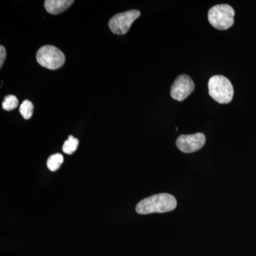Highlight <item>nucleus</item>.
Masks as SVG:
<instances>
[{"label": "nucleus", "mask_w": 256, "mask_h": 256, "mask_svg": "<svg viewBox=\"0 0 256 256\" xmlns=\"http://www.w3.org/2000/svg\"><path fill=\"white\" fill-rule=\"evenodd\" d=\"M176 198L170 194L163 193L144 198L136 206L139 214L146 215L153 213H166L176 208Z\"/></svg>", "instance_id": "nucleus-1"}, {"label": "nucleus", "mask_w": 256, "mask_h": 256, "mask_svg": "<svg viewBox=\"0 0 256 256\" xmlns=\"http://www.w3.org/2000/svg\"><path fill=\"white\" fill-rule=\"evenodd\" d=\"M208 88L210 97L220 104H229L233 99V85L224 76H212L208 80Z\"/></svg>", "instance_id": "nucleus-2"}, {"label": "nucleus", "mask_w": 256, "mask_h": 256, "mask_svg": "<svg viewBox=\"0 0 256 256\" xmlns=\"http://www.w3.org/2000/svg\"><path fill=\"white\" fill-rule=\"evenodd\" d=\"M235 12L228 4H218L210 8L208 12V22L212 26L220 30L232 28L234 23Z\"/></svg>", "instance_id": "nucleus-3"}, {"label": "nucleus", "mask_w": 256, "mask_h": 256, "mask_svg": "<svg viewBox=\"0 0 256 256\" xmlns=\"http://www.w3.org/2000/svg\"><path fill=\"white\" fill-rule=\"evenodd\" d=\"M36 60L42 66L56 70L60 68L65 63L66 58L63 52L54 46H42L36 54Z\"/></svg>", "instance_id": "nucleus-4"}, {"label": "nucleus", "mask_w": 256, "mask_h": 256, "mask_svg": "<svg viewBox=\"0 0 256 256\" xmlns=\"http://www.w3.org/2000/svg\"><path fill=\"white\" fill-rule=\"evenodd\" d=\"M140 16L138 10H130L114 15L109 21V28L114 34L122 35L127 33L131 25Z\"/></svg>", "instance_id": "nucleus-5"}, {"label": "nucleus", "mask_w": 256, "mask_h": 256, "mask_svg": "<svg viewBox=\"0 0 256 256\" xmlns=\"http://www.w3.org/2000/svg\"><path fill=\"white\" fill-rule=\"evenodd\" d=\"M206 142V136L202 132L182 134L176 140V146L184 153H193L200 150Z\"/></svg>", "instance_id": "nucleus-6"}, {"label": "nucleus", "mask_w": 256, "mask_h": 256, "mask_svg": "<svg viewBox=\"0 0 256 256\" xmlns=\"http://www.w3.org/2000/svg\"><path fill=\"white\" fill-rule=\"evenodd\" d=\"M194 84L188 75H181L176 78L170 90V95L174 100L183 101L194 90Z\"/></svg>", "instance_id": "nucleus-7"}, {"label": "nucleus", "mask_w": 256, "mask_h": 256, "mask_svg": "<svg viewBox=\"0 0 256 256\" xmlns=\"http://www.w3.org/2000/svg\"><path fill=\"white\" fill-rule=\"evenodd\" d=\"M74 2L73 0H46L44 6L50 14H58L66 11Z\"/></svg>", "instance_id": "nucleus-8"}, {"label": "nucleus", "mask_w": 256, "mask_h": 256, "mask_svg": "<svg viewBox=\"0 0 256 256\" xmlns=\"http://www.w3.org/2000/svg\"><path fill=\"white\" fill-rule=\"evenodd\" d=\"M64 162V156L60 153L50 156L47 160V166L52 172H55L60 169V165Z\"/></svg>", "instance_id": "nucleus-9"}, {"label": "nucleus", "mask_w": 256, "mask_h": 256, "mask_svg": "<svg viewBox=\"0 0 256 256\" xmlns=\"http://www.w3.org/2000/svg\"><path fill=\"white\" fill-rule=\"evenodd\" d=\"M78 146V139L72 136H69L68 139L65 141L63 146V151L66 154H72L76 150Z\"/></svg>", "instance_id": "nucleus-10"}, {"label": "nucleus", "mask_w": 256, "mask_h": 256, "mask_svg": "<svg viewBox=\"0 0 256 256\" xmlns=\"http://www.w3.org/2000/svg\"><path fill=\"white\" fill-rule=\"evenodd\" d=\"M33 110L34 106L31 101L24 100L20 106V112L24 119L31 118L32 114H33Z\"/></svg>", "instance_id": "nucleus-11"}, {"label": "nucleus", "mask_w": 256, "mask_h": 256, "mask_svg": "<svg viewBox=\"0 0 256 256\" xmlns=\"http://www.w3.org/2000/svg\"><path fill=\"white\" fill-rule=\"evenodd\" d=\"M18 105V101L16 96L9 95L4 98L2 102V108L4 110L11 111L16 108Z\"/></svg>", "instance_id": "nucleus-12"}, {"label": "nucleus", "mask_w": 256, "mask_h": 256, "mask_svg": "<svg viewBox=\"0 0 256 256\" xmlns=\"http://www.w3.org/2000/svg\"><path fill=\"white\" fill-rule=\"evenodd\" d=\"M6 58V50L3 46H0V68H2Z\"/></svg>", "instance_id": "nucleus-13"}]
</instances>
